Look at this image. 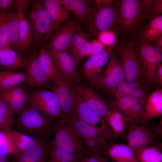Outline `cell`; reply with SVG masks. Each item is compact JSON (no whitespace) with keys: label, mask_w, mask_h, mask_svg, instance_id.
I'll return each instance as SVG.
<instances>
[{"label":"cell","mask_w":162,"mask_h":162,"mask_svg":"<svg viewBox=\"0 0 162 162\" xmlns=\"http://www.w3.org/2000/svg\"><path fill=\"white\" fill-rule=\"evenodd\" d=\"M52 143L81 158L88 154L82 140L65 123H58L55 128Z\"/></svg>","instance_id":"277c9868"},{"label":"cell","mask_w":162,"mask_h":162,"mask_svg":"<svg viewBox=\"0 0 162 162\" xmlns=\"http://www.w3.org/2000/svg\"><path fill=\"white\" fill-rule=\"evenodd\" d=\"M69 50L77 66L90 53V42L87 35L81 30L75 35Z\"/></svg>","instance_id":"d4e9b609"},{"label":"cell","mask_w":162,"mask_h":162,"mask_svg":"<svg viewBox=\"0 0 162 162\" xmlns=\"http://www.w3.org/2000/svg\"><path fill=\"white\" fill-rule=\"evenodd\" d=\"M154 44L152 45L154 47L162 50V35L157 38L154 41Z\"/></svg>","instance_id":"f5cc1de1"},{"label":"cell","mask_w":162,"mask_h":162,"mask_svg":"<svg viewBox=\"0 0 162 162\" xmlns=\"http://www.w3.org/2000/svg\"><path fill=\"white\" fill-rule=\"evenodd\" d=\"M137 42L136 46L141 79L150 84H154L158 65L162 61V50L139 39Z\"/></svg>","instance_id":"3957f363"},{"label":"cell","mask_w":162,"mask_h":162,"mask_svg":"<svg viewBox=\"0 0 162 162\" xmlns=\"http://www.w3.org/2000/svg\"><path fill=\"white\" fill-rule=\"evenodd\" d=\"M116 4L117 24L121 32L124 34L135 33L146 18L142 8L141 0H120Z\"/></svg>","instance_id":"7a4b0ae2"},{"label":"cell","mask_w":162,"mask_h":162,"mask_svg":"<svg viewBox=\"0 0 162 162\" xmlns=\"http://www.w3.org/2000/svg\"><path fill=\"white\" fill-rule=\"evenodd\" d=\"M7 48H12L6 33V21L4 16L1 21L0 26V50Z\"/></svg>","instance_id":"7bdbcfd3"},{"label":"cell","mask_w":162,"mask_h":162,"mask_svg":"<svg viewBox=\"0 0 162 162\" xmlns=\"http://www.w3.org/2000/svg\"><path fill=\"white\" fill-rule=\"evenodd\" d=\"M9 130L0 131V155L7 157L18 154Z\"/></svg>","instance_id":"8d00e7d4"},{"label":"cell","mask_w":162,"mask_h":162,"mask_svg":"<svg viewBox=\"0 0 162 162\" xmlns=\"http://www.w3.org/2000/svg\"><path fill=\"white\" fill-rule=\"evenodd\" d=\"M38 60L47 76L53 83L58 79L59 75L56 68L46 49L40 48L38 51Z\"/></svg>","instance_id":"1f68e13d"},{"label":"cell","mask_w":162,"mask_h":162,"mask_svg":"<svg viewBox=\"0 0 162 162\" xmlns=\"http://www.w3.org/2000/svg\"><path fill=\"white\" fill-rule=\"evenodd\" d=\"M64 8L72 12L75 17L86 30L97 12L96 9L85 0H59Z\"/></svg>","instance_id":"5bb4252c"},{"label":"cell","mask_w":162,"mask_h":162,"mask_svg":"<svg viewBox=\"0 0 162 162\" xmlns=\"http://www.w3.org/2000/svg\"><path fill=\"white\" fill-rule=\"evenodd\" d=\"M4 13L0 9V20H2L4 17Z\"/></svg>","instance_id":"9f6ffc18"},{"label":"cell","mask_w":162,"mask_h":162,"mask_svg":"<svg viewBox=\"0 0 162 162\" xmlns=\"http://www.w3.org/2000/svg\"><path fill=\"white\" fill-rule=\"evenodd\" d=\"M65 123L82 140L85 138H94L107 142L100 131L80 119L73 113L70 116Z\"/></svg>","instance_id":"ffe728a7"},{"label":"cell","mask_w":162,"mask_h":162,"mask_svg":"<svg viewBox=\"0 0 162 162\" xmlns=\"http://www.w3.org/2000/svg\"><path fill=\"white\" fill-rule=\"evenodd\" d=\"M97 9H98L106 6L114 4L115 1L112 0H94Z\"/></svg>","instance_id":"f907efd6"},{"label":"cell","mask_w":162,"mask_h":162,"mask_svg":"<svg viewBox=\"0 0 162 162\" xmlns=\"http://www.w3.org/2000/svg\"><path fill=\"white\" fill-rule=\"evenodd\" d=\"M0 162H9L8 157L0 155Z\"/></svg>","instance_id":"db71d44e"},{"label":"cell","mask_w":162,"mask_h":162,"mask_svg":"<svg viewBox=\"0 0 162 162\" xmlns=\"http://www.w3.org/2000/svg\"><path fill=\"white\" fill-rule=\"evenodd\" d=\"M3 19H2V20H3ZM2 20L0 22V25H1V21H2Z\"/></svg>","instance_id":"680465c9"},{"label":"cell","mask_w":162,"mask_h":162,"mask_svg":"<svg viewBox=\"0 0 162 162\" xmlns=\"http://www.w3.org/2000/svg\"><path fill=\"white\" fill-rule=\"evenodd\" d=\"M6 31L12 48L18 53L20 22L18 10L13 7L4 13Z\"/></svg>","instance_id":"cb8c5ba5"},{"label":"cell","mask_w":162,"mask_h":162,"mask_svg":"<svg viewBox=\"0 0 162 162\" xmlns=\"http://www.w3.org/2000/svg\"><path fill=\"white\" fill-rule=\"evenodd\" d=\"M40 0H32L30 10L29 13L28 21L30 26L32 36L35 24L37 19Z\"/></svg>","instance_id":"60d3db41"},{"label":"cell","mask_w":162,"mask_h":162,"mask_svg":"<svg viewBox=\"0 0 162 162\" xmlns=\"http://www.w3.org/2000/svg\"><path fill=\"white\" fill-rule=\"evenodd\" d=\"M74 84L59 75L58 79L53 83L52 90L59 104L61 118L58 123H65L73 113V98L72 92Z\"/></svg>","instance_id":"30bf717a"},{"label":"cell","mask_w":162,"mask_h":162,"mask_svg":"<svg viewBox=\"0 0 162 162\" xmlns=\"http://www.w3.org/2000/svg\"><path fill=\"white\" fill-rule=\"evenodd\" d=\"M115 98L114 100L110 103L109 106L110 109L116 110L123 115L133 106L142 101L128 94H124L115 92Z\"/></svg>","instance_id":"4dcf8cb0"},{"label":"cell","mask_w":162,"mask_h":162,"mask_svg":"<svg viewBox=\"0 0 162 162\" xmlns=\"http://www.w3.org/2000/svg\"><path fill=\"white\" fill-rule=\"evenodd\" d=\"M2 20H0V22Z\"/></svg>","instance_id":"91938a15"},{"label":"cell","mask_w":162,"mask_h":162,"mask_svg":"<svg viewBox=\"0 0 162 162\" xmlns=\"http://www.w3.org/2000/svg\"><path fill=\"white\" fill-rule=\"evenodd\" d=\"M162 35V15L152 19L139 32L138 39L149 44Z\"/></svg>","instance_id":"f1b7e54d"},{"label":"cell","mask_w":162,"mask_h":162,"mask_svg":"<svg viewBox=\"0 0 162 162\" xmlns=\"http://www.w3.org/2000/svg\"><path fill=\"white\" fill-rule=\"evenodd\" d=\"M105 120L116 139L120 137L128 127V124L123 115L114 109H109Z\"/></svg>","instance_id":"f546056e"},{"label":"cell","mask_w":162,"mask_h":162,"mask_svg":"<svg viewBox=\"0 0 162 162\" xmlns=\"http://www.w3.org/2000/svg\"><path fill=\"white\" fill-rule=\"evenodd\" d=\"M79 162H110V160L103 154H93L82 158Z\"/></svg>","instance_id":"f6af8a7d"},{"label":"cell","mask_w":162,"mask_h":162,"mask_svg":"<svg viewBox=\"0 0 162 162\" xmlns=\"http://www.w3.org/2000/svg\"><path fill=\"white\" fill-rule=\"evenodd\" d=\"M57 124L37 110L26 107L17 114L13 127L37 140L47 142Z\"/></svg>","instance_id":"6da1fadb"},{"label":"cell","mask_w":162,"mask_h":162,"mask_svg":"<svg viewBox=\"0 0 162 162\" xmlns=\"http://www.w3.org/2000/svg\"><path fill=\"white\" fill-rule=\"evenodd\" d=\"M113 46H110L103 52L91 56L84 63L82 68V74L89 84L99 75L101 68L107 63Z\"/></svg>","instance_id":"2e32d148"},{"label":"cell","mask_w":162,"mask_h":162,"mask_svg":"<svg viewBox=\"0 0 162 162\" xmlns=\"http://www.w3.org/2000/svg\"><path fill=\"white\" fill-rule=\"evenodd\" d=\"M82 140L89 155L105 154L109 146L107 142L94 138H85Z\"/></svg>","instance_id":"f35d334b"},{"label":"cell","mask_w":162,"mask_h":162,"mask_svg":"<svg viewBox=\"0 0 162 162\" xmlns=\"http://www.w3.org/2000/svg\"><path fill=\"white\" fill-rule=\"evenodd\" d=\"M28 102L48 119L53 122L61 118L60 105L53 91L37 89L28 95Z\"/></svg>","instance_id":"8992f818"},{"label":"cell","mask_w":162,"mask_h":162,"mask_svg":"<svg viewBox=\"0 0 162 162\" xmlns=\"http://www.w3.org/2000/svg\"><path fill=\"white\" fill-rule=\"evenodd\" d=\"M157 82L162 86V64L160 63L157 66L155 76V83Z\"/></svg>","instance_id":"816d5d0a"},{"label":"cell","mask_w":162,"mask_h":162,"mask_svg":"<svg viewBox=\"0 0 162 162\" xmlns=\"http://www.w3.org/2000/svg\"><path fill=\"white\" fill-rule=\"evenodd\" d=\"M145 102V101H142L136 104L123 115L128 124H143L142 117Z\"/></svg>","instance_id":"74e56055"},{"label":"cell","mask_w":162,"mask_h":162,"mask_svg":"<svg viewBox=\"0 0 162 162\" xmlns=\"http://www.w3.org/2000/svg\"><path fill=\"white\" fill-rule=\"evenodd\" d=\"M25 58L27 62L24 69L28 76L27 86L52 90V82L38 60L37 50H33Z\"/></svg>","instance_id":"9c48e42d"},{"label":"cell","mask_w":162,"mask_h":162,"mask_svg":"<svg viewBox=\"0 0 162 162\" xmlns=\"http://www.w3.org/2000/svg\"><path fill=\"white\" fill-rule=\"evenodd\" d=\"M162 115V90H155L148 94L145 103L142 117L143 123Z\"/></svg>","instance_id":"603a6c76"},{"label":"cell","mask_w":162,"mask_h":162,"mask_svg":"<svg viewBox=\"0 0 162 162\" xmlns=\"http://www.w3.org/2000/svg\"><path fill=\"white\" fill-rule=\"evenodd\" d=\"M26 59L11 48L0 50V68L2 70L16 71L25 68Z\"/></svg>","instance_id":"7402d4cb"},{"label":"cell","mask_w":162,"mask_h":162,"mask_svg":"<svg viewBox=\"0 0 162 162\" xmlns=\"http://www.w3.org/2000/svg\"><path fill=\"white\" fill-rule=\"evenodd\" d=\"M28 80L26 71H0V93L21 84L26 86Z\"/></svg>","instance_id":"83f0119b"},{"label":"cell","mask_w":162,"mask_h":162,"mask_svg":"<svg viewBox=\"0 0 162 162\" xmlns=\"http://www.w3.org/2000/svg\"><path fill=\"white\" fill-rule=\"evenodd\" d=\"M15 113L0 95V131H8L11 129Z\"/></svg>","instance_id":"836d02e7"},{"label":"cell","mask_w":162,"mask_h":162,"mask_svg":"<svg viewBox=\"0 0 162 162\" xmlns=\"http://www.w3.org/2000/svg\"><path fill=\"white\" fill-rule=\"evenodd\" d=\"M107 65L102 74L99 75L90 85L113 94L117 86L125 80L124 71L119 57L111 54Z\"/></svg>","instance_id":"5b68a950"},{"label":"cell","mask_w":162,"mask_h":162,"mask_svg":"<svg viewBox=\"0 0 162 162\" xmlns=\"http://www.w3.org/2000/svg\"><path fill=\"white\" fill-rule=\"evenodd\" d=\"M27 86L21 84L14 86L0 95L15 113L18 114L26 107L28 102V96L26 92Z\"/></svg>","instance_id":"ac0fdd59"},{"label":"cell","mask_w":162,"mask_h":162,"mask_svg":"<svg viewBox=\"0 0 162 162\" xmlns=\"http://www.w3.org/2000/svg\"><path fill=\"white\" fill-rule=\"evenodd\" d=\"M97 12L86 30L93 37L99 34L112 29L117 24L118 14L114 4L96 9Z\"/></svg>","instance_id":"8fae6325"},{"label":"cell","mask_w":162,"mask_h":162,"mask_svg":"<svg viewBox=\"0 0 162 162\" xmlns=\"http://www.w3.org/2000/svg\"><path fill=\"white\" fill-rule=\"evenodd\" d=\"M105 50L104 45L99 40H94L90 42V53L89 56L100 53Z\"/></svg>","instance_id":"bcb514c9"},{"label":"cell","mask_w":162,"mask_h":162,"mask_svg":"<svg viewBox=\"0 0 162 162\" xmlns=\"http://www.w3.org/2000/svg\"><path fill=\"white\" fill-rule=\"evenodd\" d=\"M47 162H52L50 160H49L48 161H47Z\"/></svg>","instance_id":"6f0895ef"},{"label":"cell","mask_w":162,"mask_h":162,"mask_svg":"<svg viewBox=\"0 0 162 162\" xmlns=\"http://www.w3.org/2000/svg\"><path fill=\"white\" fill-rule=\"evenodd\" d=\"M117 51L124 71L125 81H140V70L136 41L132 40L124 43L117 47Z\"/></svg>","instance_id":"ba28073f"},{"label":"cell","mask_w":162,"mask_h":162,"mask_svg":"<svg viewBox=\"0 0 162 162\" xmlns=\"http://www.w3.org/2000/svg\"><path fill=\"white\" fill-rule=\"evenodd\" d=\"M105 154L116 162H139L136 153L128 145L113 143L109 146Z\"/></svg>","instance_id":"484cf974"},{"label":"cell","mask_w":162,"mask_h":162,"mask_svg":"<svg viewBox=\"0 0 162 162\" xmlns=\"http://www.w3.org/2000/svg\"><path fill=\"white\" fill-rule=\"evenodd\" d=\"M77 93L93 109L105 120L109 110L106 101L88 86L80 82L74 84Z\"/></svg>","instance_id":"e0dca14e"},{"label":"cell","mask_w":162,"mask_h":162,"mask_svg":"<svg viewBox=\"0 0 162 162\" xmlns=\"http://www.w3.org/2000/svg\"><path fill=\"white\" fill-rule=\"evenodd\" d=\"M44 2L55 30L62 23L70 20L69 13L64 8L59 0H45Z\"/></svg>","instance_id":"4316f807"},{"label":"cell","mask_w":162,"mask_h":162,"mask_svg":"<svg viewBox=\"0 0 162 162\" xmlns=\"http://www.w3.org/2000/svg\"><path fill=\"white\" fill-rule=\"evenodd\" d=\"M17 9L20 22L18 53L25 58L34 50L33 39L27 20L21 10Z\"/></svg>","instance_id":"d6986e66"},{"label":"cell","mask_w":162,"mask_h":162,"mask_svg":"<svg viewBox=\"0 0 162 162\" xmlns=\"http://www.w3.org/2000/svg\"><path fill=\"white\" fill-rule=\"evenodd\" d=\"M162 13V0H152L147 17L151 19Z\"/></svg>","instance_id":"ee69618b"},{"label":"cell","mask_w":162,"mask_h":162,"mask_svg":"<svg viewBox=\"0 0 162 162\" xmlns=\"http://www.w3.org/2000/svg\"><path fill=\"white\" fill-rule=\"evenodd\" d=\"M14 0H0V9L4 13L14 7Z\"/></svg>","instance_id":"681fc988"},{"label":"cell","mask_w":162,"mask_h":162,"mask_svg":"<svg viewBox=\"0 0 162 162\" xmlns=\"http://www.w3.org/2000/svg\"><path fill=\"white\" fill-rule=\"evenodd\" d=\"M136 154L139 162H162V152L155 146H147Z\"/></svg>","instance_id":"e575fe53"},{"label":"cell","mask_w":162,"mask_h":162,"mask_svg":"<svg viewBox=\"0 0 162 162\" xmlns=\"http://www.w3.org/2000/svg\"><path fill=\"white\" fill-rule=\"evenodd\" d=\"M142 86L140 81L128 82L124 80L117 86L113 93L115 92H117L128 94L134 90Z\"/></svg>","instance_id":"ab89813d"},{"label":"cell","mask_w":162,"mask_h":162,"mask_svg":"<svg viewBox=\"0 0 162 162\" xmlns=\"http://www.w3.org/2000/svg\"><path fill=\"white\" fill-rule=\"evenodd\" d=\"M55 30L52 22L44 5L40 0L38 15L32 34L34 50L42 47Z\"/></svg>","instance_id":"7c38bea8"},{"label":"cell","mask_w":162,"mask_h":162,"mask_svg":"<svg viewBox=\"0 0 162 162\" xmlns=\"http://www.w3.org/2000/svg\"><path fill=\"white\" fill-rule=\"evenodd\" d=\"M49 160H50L52 162H70L65 161L59 160L54 159H50Z\"/></svg>","instance_id":"11a10c76"},{"label":"cell","mask_w":162,"mask_h":162,"mask_svg":"<svg viewBox=\"0 0 162 162\" xmlns=\"http://www.w3.org/2000/svg\"><path fill=\"white\" fill-rule=\"evenodd\" d=\"M9 131L18 154L28 149L38 141L31 136L15 130L11 129Z\"/></svg>","instance_id":"d6a6232c"},{"label":"cell","mask_w":162,"mask_h":162,"mask_svg":"<svg viewBox=\"0 0 162 162\" xmlns=\"http://www.w3.org/2000/svg\"><path fill=\"white\" fill-rule=\"evenodd\" d=\"M48 153L50 159H51L70 162H79L81 159L78 156L55 146L51 142L49 144Z\"/></svg>","instance_id":"d590c367"},{"label":"cell","mask_w":162,"mask_h":162,"mask_svg":"<svg viewBox=\"0 0 162 162\" xmlns=\"http://www.w3.org/2000/svg\"><path fill=\"white\" fill-rule=\"evenodd\" d=\"M81 24L74 17L58 26L50 35L47 50L58 51L69 50L76 34L81 30Z\"/></svg>","instance_id":"52a82bcc"},{"label":"cell","mask_w":162,"mask_h":162,"mask_svg":"<svg viewBox=\"0 0 162 162\" xmlns=\"http://www.w3.org/2000/svg\"><path fill=\"white\" fill-rule=\"evenodd\" d=\"M97 37L99 40L104 45L109 46H113L116 42L115 35L111 31L101 32L99 34Z\"/></svg>","instance_id":"b9f144b4"},{"label":"cell","mask_w":162,"mask_h":162,"mask_svg":"<svg viewBox=\"0 0 162 162\" xmlns=\"http://www.w3.org/2000/svg\"><path fill=\"white\" fill-rule=\"evenodd\" d=\"M128 94L142 100H146L148 95L143 86L134 90Z\"/></svg>","instance_id":"c3c4849f"},{"label":"cell","mask_w":162,"mask_h":162,"mask_svg":"<svg viewBox=\"0 0 162 162\" xmlns=\"http://www.w3.org/2000/svg\"><path fill=\"white\" fill-rule=\"evenodd\" d=\"M32 1L30 0H14V7L20 9L25 16Z\"/></svg>","instance_id":"7dc6e473"},{"label":"cell","mask_w":162,"mask_h":162,"mask_svg":"<svg viewBox=\"0 0 162 162\" xmlns=\"http://www.w3.org/2000/svg\"><path fill=\"white\" fill-rule=\"evenodd\" d=\"M48 145L47 142L38 140L28 149L14 155V162H47Z\"/></svg>","instance_id":"44dd1931"},{"label":"cell","mask_w":162,"mask_h":162,"mask_svg":"<svg viewBox=\"0 0 162 162\" xmlns=\"http://www.w3.org/2000/svg\"><path fill=\"white\" fill-rule=\"evenodd\" d=\"M127 129V145L136 153L147 147L154 141V133L151 129L144 125L129 124Z\"/></svg>","instance_id":"9a60e30c"},{"label":"cell","mask_w":162,"mask_h":162,"mask_svg":"<svg viewBox=\"0 0 162 162\" xmlns=\"http://www.w3.org/2000/svg\"><path fill=\"white\" fill-rule=\"evenodd\" d=\"M56 68L58 74L75 84L80 82L77 66L70 54L66 51L46 49Z\"/></svg>","instance_id":"4fadbf2b"}]
</instances>
